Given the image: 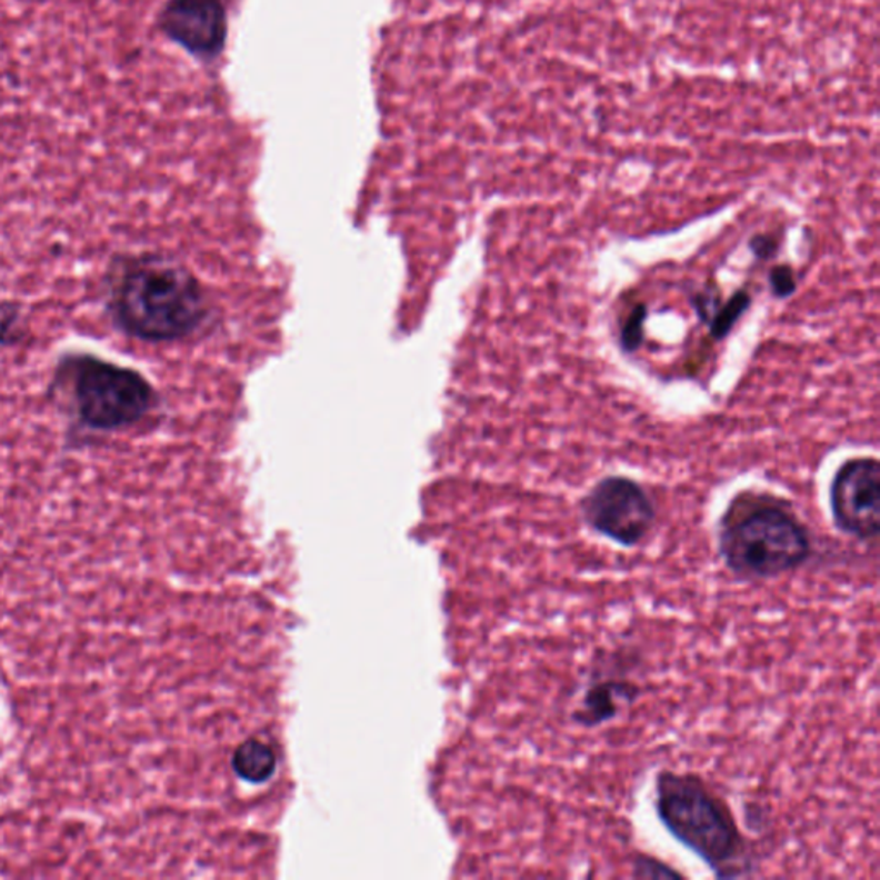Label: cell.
<instances>
[{"mask_svg":"<svg viewBox=\"0 0 880 880\" xmlns=\"http://www.w3.org/2000/svg\"><path fill=\"white\" fill-rule=\"evenodd\" d=\"M102 304L119 334L149 346L209 338L219 308L209 282L168 251H121L102 276Z\"/></svg>","mask_w":880,"mask_h":880,"instance_id":"cell-1","label":"cell"},{"mask_svg":"<svg viewBox=\"0 0 880 880\" xmlns=\"http://www.w3.org/2000/svg\"><path fill=\"white\" fill-rule=\"evenodd\" d=\"M47 398L68 421L72 446L150 427L163 407L156 383L141 370L81 350L59 354Z\"/></svg>","mask_w":880,"mask_h":880,"instance_id":"cell-2","label":"cell"},{"mask_svg":"<svg viewBox=\"0 0 880 880\" xmlns=\"http://www.w3.org/2000/svg\"><path fill=\"white\" fill-rule=\"evenodd\" d=\"M716 547L732 577L757 583L803 568L813 556V536L784 499L740 492L719 518Z\"/></svg>","mask_w":880,"mask_h":880,"instance_id":"cell-3","label":"cell"},{"mask_svg":"<svg viewBox=\"0 0 880 880\" xmlns=\"http://www.w3.org/2000/svg\"><path fill=\"white\" fill-rule=\"evenodd\" d=\"M653 809L669 836L699 857L718 879H740L756 870L731 807L699 774L659 770Z\"/></svg>","mask_w":880,"mask_h":880,"instance_id":"cell-4","label":"cell"},{"mask_svg":"<svg viewBox=\"0 0 880 880\" xmlns=\"http://www.w3.org/2000/svg\"><path fill=\"white\" fill-rule=\"evenodd\" d=\"M583 523L616 546L633 549L646 542L657 523V508L646 487L622 474H609L578 502Z\"/></svg>","mask_w":880,"mask_h":880,"instance_id":"cell-5","label":"cell"},{"mask_svg":"<svg viewBox=\"0 0 880 880\" xmlns=\"http://www.w3.org/2000/svg\"><path fill=\"white\" fill-rule=\"evenodd\" d=\"M832 523L842 536L860 543L880 533V464L872 456L844 461L829 486Z\"/></svg>","mask_w":880,"mask_h":880,"instance_id":"cell-6","label":"cell"},{"mask_svg":"<svg viewBox=\"0 0 880 880\" xmlns=\"http://www.w3.org/2000/svg\"><path fill=\"white\" fill-rule=\"evenodd\" d=\"M217 0H171L159 18V27L172 42L191 52H206L220 30Z\"/></svg>","mask_w":880,"mask_h":880,"instance_id":"cell-7","label":"cell"},{"mask_svg":"<svg viewBox=\"0 0 880 880\" xmlns=\"http://www.w3.org/2000/svg\"><path fill=\"white\" fill-rule=\"evenodd\" d=\"M641 694L643 690L640 684L628 678H614V676L593 678L571 712V721L584 729H597L609 724L628 707L633 706Z\"/></svg>","mask_w":880,"mask_h":880,"instance_id":"cell-8","label":"cell"},{"mask_svg":"<svg viewBox=\"0 0 880 880\" xmlns=\"http://www.w3.org/2000/svg\"><path fill=\"white\" fill-rule=\"evenodd\" d=\"M750 304L751 298L747 291L734 292L731 300L726 301V303H721L719 298H713V294H700L693 301L697 316L702 322L709 323L710 334L718 341H721L731 332L734 323L743 317Z\"/></svg>","mask_w":880,"mask_h":880,"instance_id":"cell-9","label":"cell"},{"mask_svg":"<svg viewBox=\"0 0 880 880\" xmlns=\"http://www.w3.org/2000/svg\"><path fill=\"white\" fill-rule=\"evenodd\" d=\"M232 767L243 781L262 784L269 781L278 769V756L269 743L248 740L236 750Z\"/></svg>","mask_w":880,"mask_h":880,"instance_id":"cell-10","label":"cell"},{"mask_svg":"<svg viewBox=\"0 0 880 880\" xmlns=\"http://www.w3.org/2000/svg\"><path fill=\"white\" fill-rule=\"evenodd\" d=\"M28 338V322L20 301L0 300V348H16Z\"/></svg>","mask_w":880,"mask_h":880,"instance_id":"cell-11","label":"cell"},{"mask_svg":"<svg viewBox=\"0 0 880 880\" xmlns=\"http://www.w3.org/2000/svg\"><path fill=\"white\" fill-rule=\"evenodd\" d=\"M647 316H649V310L646 304L640 303L631 310L627 322L622 323L619 344L624 353H634L643 344Z\"/></svg>","mask_w":880,"mask_h":880,"instance_id":"cell-12","label":"cell"},{"mask_svg":"<svg viewBox=\"0 0 880 880\" xmlns=\"http://www.w3.org/2000/svg\"><path fill=\"white\" fill-rule=\"evenodd\" d=\"M631 869H633V877H637V879H674V877H684L678 870L671 869L664 861L657 860V858L649 857V854H637Z\"/></svg>","mask_w":880,"mask_h":880,"instance_id":"cell-13","label":"cell"},{"mask_svg":"<svg viewBox=\"0 0 880 880\" xmlns=\"http://www.w3.org/2000/svg\"><path fill=\"white\" fill-rule=\"evenodd\" d=\"M769 288L770 292H772L776 298H781V300L793 297L794 292H797L798 284L797 273L791 269V266L772 267V270L769 272Z\"/></svg>","mask_w":880,"mask_h":880,"instance_id":"cell-14","label":"cell"},{"mask_svg":"<svg viewBox=\"0 0 880 880\" xmlns=\"http://www.w3.org/2000/svg\"><path fill=\"white\" fill-rule=\"evenodd\" d=\"M751 253L753 257L759 260H769L774 257L776 251H778L779 244L778 241L769 234H757L751 238L750 243Z\"/></svg>","mask_w":880,"mask_h":880,"instance_id":"cell-15","label":"cell"}]
</instances>
